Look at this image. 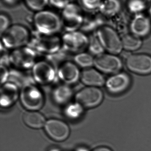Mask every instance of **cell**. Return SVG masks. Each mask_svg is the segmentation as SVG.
Listing matches in <instances>:
<instances>
[{
    "label": "cell",
    "mask_w": 151,
    "mask_h": 151,
    "mask_svg": "<svg viewBox=\"0 0 151 151\" xmlns=\"http://www.w3.org/2000/svg\"><path fill=\"white\" fill-rule=\"evenodd\" d=\"M21 0H2L5 5L9 6H14L19 3Z\"/></svg>",
    "instance_id": "33"
},
{
    "label": "cell",
    "mask_w": 151,
    "mask_h": 151,
    "mask_svg": "<svg viewBox=\"0 0 151 151\" xmlns=\"http://www.w3.org/2000/svg\"><path fill=\"white\" fill-rule=\"evenodd\" d=\"M103 0H79V4L83 10L87 12H94L99 9Z\"/></svg>",
    "instance_id": "26"
},
{
    "label": "cell",
    "mask_w": 151,
    "mask_h": 151,
    "mask_svg": "<svg viewBox=\"0 0 151 151\" xmlns=\"http://www.w3.org/2000/svg\"><path fill=\"white\" fill-rule=\"evenodd\" d=\"M79 4L71 1L62 10V28L66 32L78 31L80 29L84 15Z\"/></svg>",
    "instance_id": "3"
},
{
    "label": "cell",
    "mask_w": 151,
    "mask_h": 151,
    "mask_svg": "<svg viewBox=\"0 0 151 151\" xmlns=\"http://www.w3.org/2000/svg\"><path fill=\"white\" fill-rule=\"evenodd\" d=\"M33 22L37 33L41 35H54L62 29L61 17L49 10L35 12Z\"/></svg>",
    "instance_id": "1"
},
{
    "label": "cell",
    "mask_w": 151,
    "mask_h": 151,
    "mask_svg": "<svg viewBox=\"0 0 151 151\" xmlns=\"http://www.w3.org/2000/svg\"><path fill=\"white\" fill-rule=\"evenodd\" d=\"M80 78L83 83L91 87L102 86L105 82L103 75L92 68H87L83 70L81 73Z\"/></svg>",
    "instance_id": "18"
},
{
    "label": "cell",
    "mask_w": 151,
    "mask_h": 151,
    "mask_svg": "<svg viewBox=\"0 0 151 151\" xmlns=\"http://www.w3.org/2000/svg\"><path fill=\"white\" fill-rule=\"evenodd\" d=\"M44 128L47 135L56 142L65 141L70 135V128L68 125L60 120H49L45 123Z\"/></svg>",
    "instance_id": "10"
},
{
    "label": "cell",
    "mask_w": 151,
    "mask_h": 151,
    "mask_svg": "<svg viewBox=\"0 0 151 151\" xmlns=\"http://www.w3.org/2000/svg\"><path fill=\"white\" fill-rule=\"evenodd\" d=\"M1 83L4 84L9 77V73L6 67L2 65H1Z\"/></svg>",
    "instance_id": "32"
},
{
    "label": "cell",
    "mask_w": 151,
    "mask_h": 151,
    "mask_svg": "<svg viewBox=\"0 0 151 151\" xmlns=\"http://www.w3.org/2000/svg\"><path fill=\"white\" fill-rule=\"evenodd\" d=\"M27 8L35 12L45 9L49 4V0H24Z\"/></svg>",
    "instance_id": "27"
},
{
    "label": "cell",
    "mask_w": 151,
    "mask_h": 151,
    "mask_svg": "<svg viewBox=\"0 0 151 151\" xmlns=\"http://www.w3.org/2000/svg\"><path fill=\"white\" fill-rule=\"evenodd\" d=\"M22 118L24 123L31 128H41L45 123L44 116L36 111H28L25 112L23 114Z\"/></svg>",
    "instance_id": "19"
},
{
    "label": "cell",
    "mask_w": 151,
    "mask_h": 151,
    "mask_svg": "<svg viewBox=\"0 0 151 151\" xmlns=\"http://www.w3.org/2000/svg\"><path fill=\"white\" fill-rule=\"evenodd\" d=\"M123 48L128 51L139 49L142 44L141 38L133 34H126L121 38Z\"/></svg>",
    "instance_id": "21"
},
{
    "label": "cell",
    "mask_w": 151,
    "mask_h": 151,
    "mask_svg": "<svg viewBox=\"0 0 151 151\" xmlns=\"http://www.w3.org/2000/svg\"><path fill=\"white\" fill-rule=\"evenodd\" d=\"M103 99V93L98 87H91L83 88L75 96L76 103L83 108H90L99 105Z\"/></svg>",
    "instance_id": "6"
},
{
    "label": "cell",
    "mask_w": 151,
    "mask_h": 151,
    "mask_svg": "<svg viewBox=\"0 0 151 151\" xmlns=\"http://www.w3.org/2000/svg\"><path fill=\"white\" fill-rule=\"evenodd\" d=\"M92 151H113L110 148L105 146H101L94 149Z\"/></svg>",
    "instance_id": "34"
},
{
    "label": "cell",
    "mask_w": 151,
    "mask_h": 151,
    "mask_svg": "<svg viewBox=\"0 0 151 151\" xmlns=\"http://www.w3.org/2000/svg\"><path fill=\"white\" fill-rule=\"evenodd\" d=\"M60 80L66 84L75 83L80 77L77 66L71 62H66L61 65L58 72Z\"/></svg>",
    "instance_id": "15"
},
{
    "label": "cell",
    "mask_w": 151,
    "mask_h": 151,
    "mask_svg": "<svg viewBox=\"0 0 151 151\" xmlns=\"http://www.w3.org/2000/svg\"><path fill=\"white\" fill-rule=\"evenodd\" d=\"M33 74L35 81L41 84L50 83L54 80L55 76L53 67L43 61L38 62L34 65Z\"/></svg>",
    "instance_id": "14"
},
{
    "label": "cell",
    "mask_w": 151,
    "mask_h": 151,
    "mask_svg": "<svg viewBox=\"0 0 151 151\" xmlns=\"http://www.w3.org/2000/svg\"><path fill=\"white\" fill-rule=\"evenodd\" d=\"M72 96V91L66 85H61L54 89L52 93L53 100L58 104L68 103Z\"/></svg>",
    "instance_id": "20"
},
{
    "label": "cell",
    "mask_w": 151,
    "mask_h": 151,
    "mask_svg": "<svg viewBox=\"0 0 151 151\" xmlns=\"http://www.w3.org/2000/svg\"><path fill=\"white\" fill-rule=\"evenodd\" d=\"M121 8V4L119 0H103L99 10L105 16H113L119 12Z\"/></svg>",
    "instance_id": "22"
},
{
    "label": "cell",
    "mask_w": 151,
    "mask_h": 151,
    "mask_svg": "<svg viewBox=\"0 0 151 151\" xmlns=\"http://www.w3.org/2000/svg\"><path fill=\"white\" fill-rule=\"evenodd\" d=\"M1 106L9 107L17 101L18 97V89L13 83H5L1 87Z\"/></svg>",
    "instance_id": "17"
},
{
    "label": "cell",
    "mask_w": 151,
    "mask_h": 151,
    "mask_svg": "<svg viewBox=\"0 0 151 151\" xmlns=\"http://www.w3.org/2000/svg\"><path fill=\"white\" fill-rule=\"evenodd\" d=\"M62 41L54 35H43L39 34L31 42L33 47L38 51L48 53H54L57 51Z\"/></svg>",
    "instance_id": "13"
},
{
    "label": "cell",
    "mask_w": 151,
    "mask_h": 151,
    "mask_svg": "<svg viewBox=\"0 0 151 151\" xmlns=\"http://www.w3.org/2000/svg\"><path fill=\"white\" fill-rule=\"evenodd\" d=\"M83 107L78 103L68 105L65 109V115L72 119H77L82 114Z\"/></svg>",
    "instance_id": "25"
},
{
    "label": "cell",
    "mask_w": 151,
    "mask_h": 151,
    "mask_svg": "<svg viewBox=\"0 0 151 151\" xmlns=\"http://www.w3.org/2000/svg\"><path fill=\"white\" fill-rule=\"evenodd\" d=\"M70 2V0H49V4L55 9L62 10Z\"/></svg>",
    "instance_id": "31"
},
{
    "label": "cell",
    "mask_w": 151,
    "mask_h": 151,
    "mask_svg": "<svg viewBox=\"0 0 151 151\" xmlns=\"http://www.w3.org/2000/svg\"><path fill=\"white\" fill-rule=\"evenodd\" d=\"M151 29L150 20L142 14L137 15L130 25L132 33L140 38L147 36L150 32Z\"/></svg>",
    "instance_id": "16"
},
{
    "label": "cell",
    "mask_w": 151,
    "mask_h": 151,
    "mask_svg": "<svg viewBox=\"0 0 151 151\" xmlns=\"http://www.w3.org/2000/svg\"><path fill=\"white\" fill-rule=\"evenodd\" d=\"M96 68L104 73L113 74L119 72L122 67L121 59L116 55L102 54L97 55L94 59Z\"/></svg>",
    "instance_id": "9"
},
{
    "label": "cell",
    "mask_w": 151,
    "mask_h": 151,
    "mask_svg": "<svg viewBox=\"0 0 151 151\" xmlns=\"http://www.w3.org/2000/svg\"><path fill=\"white\" fill-rule=\"evenodd\" d=\"M3 46L7 48H19L30 40V33L25 26L16 24L12 25L1 34Z\"/></svg>",
    "instance_id": "2"
},
{
    "label": "cell",
    "mask_w": 151,
    "mask_h": 151,
    "mask_svg": "<svg viewBox=\"0 0 151 151\" xmlns=\"http://www.w3.org/2000/svg\"><path fill=\"white\" fill-rule=\"evenodd\" d=\"M74 61L78 65L85 68L90 67L94 63L93 57L89 54L84 53L77 55L74 58Z\"/></svg>",
    "instance_id": "28"
},
{
    "label": "cell",
    "mask_w": 151,
    "mask_h": 151,
    "mask_svg": "<svg viewBox=\"0 0 151 151\" xmlns=\"http://www.w3.org/2000/svg\"><path fill=\"white\" fill-rule=\"evenodd\" d=\"M20 98L22 105L29 111L39 110L42 107L44 102L43 95L41 91L31 83L23 86Z\"/></svg>",
    "instance_id": "5"
},
{
    "label": "cell",
    "mask_w": 151,
    "mask_h": 151,
    "mask_svg": "<svg viewBox=\"0 0 151 151\" xmlns=\"http://www.w3.org/2000/svg\"><path fill=\"white\" fill-rule=\"evenodd\" d=\"M35 55L27 48H19L14 50L10 57L12 63L20 69H28L34 65Z\"/></svg>",
    "instance_id": "12"
},
{
    "label": "cell",
    "mask_w": 151,
    "mask_h": 151,
    "mask_svg": "<svg viewBox=\"0 0 151 151\" xmlns=\"http://www.w3.org/2000/svg\"><path fill=\"white\" fill-rule=\"evenodd\" d=\"M96 37L104 50L110 54L117 55L122 51L121 39L112 27L101 26L97 31Z\"/></svg>",
    "instance_id": "4"
},
{
    "label": "cell",
    "mask_w": 151,
    "mask_h": 151,
    "mask_svg": "<svg viewBox=\"0 0 151 151\" xmlns=\"http://www.w3.org/2000/svg\"><path fill=\"white\" fill-rule=\"evenodd\" d=\"M130 76L126 73L118 72L113 74L105 82L107 91L113 95H118L126 91L131 84Z\"/></svg>",
    "instance_id": "11"
},
{
    "label": "cell",
    "mask_w": 151,
    "mask_h": 151,
    "mask_svg": "<svg viewBox=\"0 0 151 151\" xmlns=\"http://www.w3.org/2000/svg\"><path fill=\"white\" fill-rule=\"evenodd\" d=\"M126 65L129 71L140 75L151 73V56L144 53L132 54L126 58Z\"/></svg>",
    "instance_id": "8"
},
{
    "label": "cell",
    "mask_w": 151,
    "mask_h": 151,
    "mask_svg": "<svg viewBox=\"0 0 151 151\" xmlns=\"http://www.w3.org/2000/svg\"><path fill=\"white\" fill-rule=\"evenodd\" d=\"M62 44L66 49L72 52H80L89 45V40L83 32H66L62 37Z\"/></svg>",
    "instance_id": "7"
},
{
    "label": "cell",
    "mask_w": 151,
    "mask_h": 151,
    "mask_svg": "<svg viewBox=\"0 0 151 151\" xmlns=\"http://www.w3.org/2000/svg\"><path fill=\"white\" fill-rule=\"evenodd\" d=\"M150 14L151 16V5H150Z\"/></svg>",
    "instance_id": "35"
},
{
    "label": "cell",
    "mask_w": 151,
    "mask_h": 151,
    "mask_svg": "<svg viewBox=\"0 0 151 151\" xmlns=\"http://www.w3.org/2000/svg\"><path fill=\"white\" fill-rule=\"evenodd\" d=\"M89 47L90 51L93 54L98 55L100 54H103L104 49L99 42L97 38H93L91 39L89 42Z\"/></svg>",
    "instance_id": "29"
},
{
    "label": "cell",
    "mask_w": 151,
    "mask_h": 151,
    "mask_svg": "<svg viewBox=\"0 0 151 151\" xmlns=\"http://www.w3.org/2000/svg\"><path fill=\"white\" fill-rule=\"evenodd\" d=\"M11 25V21L9 17L6 13H1L0 15L1 35L6 31Z\"/></svg>",
    "instance_id": "30"
},
{
    "label": "cell",
    "mask_w": 151,
    "mask_h": 151,
    "mask_svg": "<svg viewBox=\"0 0 151 151\" xmlns=\"http://www.w3.org/2000/svg\"><path fill=\"white\" fill-rule=\"evenodd\" d=\"M127 5L130 12L139 13L150 8L151 0H128Z\"/></svg>",
    "instance_id": "24"
},
{
    "label": "cell",
    "mask_w": 151,
    "mask_h": 151,
    "mask_svg": "<svg viewBox=\"0 0 151 151\" xmlns=\"http://www.w3.org/2000/svg\"><path fill=\"white\" fill-rule=\"evenodd\" d=\"M93 12H88L87 15H84V20L80 29L83 32H90L100 26V19L97 15Z\"/></svg>",
    "instance_id": "23"
}]
</instances>
